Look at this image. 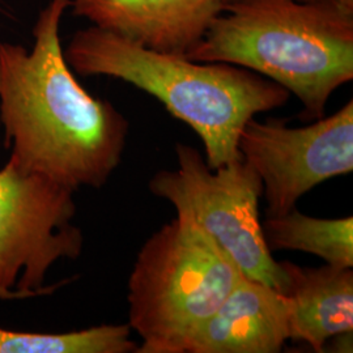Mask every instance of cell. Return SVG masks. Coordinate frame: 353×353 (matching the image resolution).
Here are the masks:
<instances>
[{"mask_svg": "<svg viewBox=\"0 0 353 353\" xmlns=\"http://www.w3.org/2000/svg\"><path fill=\"white\" fill-rule=\"evenodd\" d=\"M71 0H50L33 48L0 41V123L13 164L70 189H100L122 163L130 123L92 96L64 58L61 24Z\"/></svg>", "mask_w": 353, "mask_h": 353, "instance_id": "obj_1", "label": "cell"}, {"mask_svg": "<svg viewBox=\"0 0 353 353\" xmlns=\"http://www.w3.org/2000/svg\"><path fill=\"white\" fill-rule=\"evenodd\" d=\"M63 52L77 75L119 79L157 99L198 134L212 169L241 157L252 118L290 101L287 89L248 68L151 50L97 26L75 32Z\"/></svg>", "mask_w": 353, "mask_h": 353, "instance_id": "obj_2", "label": "cell"}, {"mask_svg": "<svg viewBox=\"0 0 353 353\" xmlns=\"http://www.w3.org/2000/svg\"><path fill=\"white\" fill-rule=\"evenodd\" d=\"M186 57L265 76L300 100L301 119L316 121L352 81L353 10L338 0H228Z\"/></svg>", "mask_w": 353, "mask_h": 353, "instance_id": "obj_3", "label": "cell"}, {"mask_svg": "<svg viewBox=\"0 0 353 353\" xmlns=\"http://www.w3.org/2000/svg\"><path fill=\"white\" fill-rule=\"evenodd\" d=\"M242 276L202 228L176 214L144 242L128 278V326L141 339L137 353H186Z\"/></svg>", "mask_w": 353, "mask_h": 353, "instance_id": "obj_4", "label": "cell"}, {"mask_svg": "<svg viewBox=\"0 0 353 353\" xmlns=\"http://www.w3.org/2000/svg\"><path fill=\"white\" fill-rule=\"evenodd\" d=\"M176 168L159 170L148 188L190 217L246 278L284 290L287 276L265 243L259 217L262 181L243 157L210 168L196 148L176 143Z\"/></svg>", "mask_w": 353, "mask_h": 353, "instance_id": "obj_5", "label": "cell"}, {"mask_svg": "<svg viewBox=\"0 0 353 353\" xmlns=\"http://www.w3.org/2000/svg\"><path fill=\"white\" fill-rule=\"evenodd\" d=\"M74 194L11 160L0 169V300L50 294L46 278L52 265L80 256L84 236L72 223Z\"/></svg>", "mask_w": 353, "mask_h": 353, "instance_id": "obj_6", "label": "cell"}, {"mask_svg": "<svg viewBox=\"0 0 353 353\" xmlns=\"http://www.w3.org/2000/svg\"><path fill=\"white\" fill-rule=\"evenodd\" d=\"M239 151L262 181L267 217L288 214L305 194L353 170V101L303 127L252 118Z\"/></svg>", "mask_w": 353, "mask_h": 353, "instance_id": "obj_7", "label": "cell"}, {"mask_svg": "<svg viewBox=\"0 0 353 353\" xmlns=\"http://www.w3.org/2000/svg\"><path fill=\"white\" fill-rule=\"evenodd\" d=\"M224 6L225 0H71L70 10L140 46L186 57Z\"/></svg>", "mask_w": 353, "mask_h": 353, "instance_id": "obj_8", "label": "cell"}, {"mask_svg": "<svg viewBox=\"0 0 353 353\" xmlns=\"http://www.w3.org/2000/svg\"><path fill=\"white\" fill-rule=\"evenodd\" d=\"M290 339V305L283 292L242 276L191 336L186 353H278Z\"/></svg>", "mask_w": 353, "mask_h": 353, "instance_id": "obj_9", "label": "cell"}, {"mask_svg": "<svg viewBox=\"0 0 353 353\" xmlns=\"http://www.w3.org/2000/svg\"><path fill=\"white\" fill-rule=\"evenodd\" d=\"M287 281L281 290L290 305V339L323 352L330 339L353 331V271L325 265L280 262Z\"/></svg>", "mask_w": 353, "mask_h": 353, "instance_id": "obj_10", "label": "cell"}, {"mask_svg": "<svg viewBox=\"0 0 353 353\" xmlns=\"http://www.w3.org/2000/svg\"><path fill=\"white\" fill-rule=\"evenodd\" d=\"M271 252L296 250L316 255L326 265L353 268V217L321 219L293 208L262 223Z\"/></svg>", "mask_w": 353, "mask_h": 353, "instance_id": "obj_11", "label": "cell"}, {"mask_svg": "<svg viewBox=\"0 0 353 353\" xmlns=\"http://www.w3.org/2000/svg\"><path fill=\"white\" fill-rule=\"evenodd\" d=\"M127 325H101L63 332H19L0 328V353H131L138 344Z\"/></svg>", "mask_w": 353, "mask_h": 353, "instance_id": "obj_12", "label": "cell"}, {"mask_svg": "<svg viewBox=\"0 0 353 353\" xmlns=\"http://www.w3.org/2000/svg\"><path fill=\"white\" fill-rule=\"evenodd\" d=\"M338 1L341 3L343 6H345V7H348V8L353 10V0H338Z\"/></svg>", "mask_w": 353, "mask_h": 353, "instance_id": "obj_13", "label": "cell"}, {"mask_svg": "<svg viewBox=\"0 0 353 353\" xmlns=\"http://www.w3.org/2000/svg\"><path fill=\"white\" fill-rule=\"evenodd\" d=\"M228 0H225V3H227Z\"/></svg>", "mask_w": 353, "mask_h": 353, "instance_id": "obj_14", "label": "cell"}]
</instances>
